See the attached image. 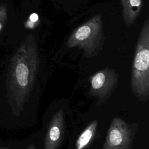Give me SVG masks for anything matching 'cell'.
I'll return each instance as SVG.
<instances>
[{"mask_svg": "<svg viewBox=\"0 0 149 149\" xmlns=\"http://www.w3.org/2000/svg\"><path fill=\"white\" fill-rule=\"evenodd\" d=\"M40 59L34 37L30 34L10 59L6 88L8 103L17 116L28 101L39 69Z\"/></svg>", "mask_w": 149, "mask_h": 149, "instance_id": "obj_1", "label": "cell"}, {"mask_svg": "<svg viewBox=\"0 0 149 149\" xmlns=\"http://www.w3.org/2000/svg\"><path fill=\"white\" fill-rule=\"evenodd\" d=\"M65 132L64 113L58 110L52 116L44 138V149H58Z\"/></svg>", "mask_w": 149, "mask_h": 149, "instance_id": "obj_6", "label": "cell"}, {"mask_svg": "<svg viewBox=\"0 0 149 149\" xmlns=\"http://www.w3.org/2000/svg\"><path fill=\"white\" fill-rule=\"evenodd\" d=\"M26 149H35V146L34 144H31Z\"/></svg>", "mask_w": 149, "mask_h": 149, "instance_id": "obj_12", "label": "cell"}, {"mask_svg": "<svg viewBox=\"0 0 149 149\" xmlns=\"http://www.w3.org/2000/svg\"><path fill=\"white\" fill-rule=\"evenodd\" d=\"M7 7L5 4L0 5V22L6 23L8 20Z\"/></svg>", "mask_w": 149, "mask_h": 149, "instance_id": "obj_10", "label": "cell"}, {"mask_svg": "<svg viewBox=\"0 0 149 149\" xmlns=\"http://www.w3.org/2000/svg\"><path fill=\"white\" fill-rule=\"evenodd\" d=\"M5 24H6L5 23H4V22H0V33H1V31H2V30H3V27H4V26H5Z\"/></svg>", "mask_w": 149, "mask_h": 149, "instance_id": "obj_11", "label": "cell"}, {"mask_svg": "<svg viewBox=\"0 0 149 149\" xmlns=\"http://www.w3.org/2000/svg\"><path fill=\"white\" fill-rule=\"evenodd\" d=\"M122 16L125 24L132 25L139 16L143 4V0H120Z\"/></svg>", "mask_w": 149, "mask_h": 149, "instance_id": "obj_7", "label": "cell"}, {"mask_svg": "<svg viewBox=\"0 0 149 149\" xmlns=\"http://www.w3.org/2000/svg\"><path fill=\"white\" fill-rule=\"evenodd\" d=\"M40 21L38 16L37 13H32L29 16V19L24 23V26L29 29H34L40 24Z\"/></svg>", "mask_w": 149, "mask_h": 149, "instance_id": "obj_9", "label": "cell"}, {"mask_svg": "<svg viewBox=\"0 0 149 149\" xmlns=\"http://www.w3.org/2000/svg\"><path fill=\"white\" fill-rule=\"evenodd\" d=\"M119 79V74L113 69L105 68L94 73L90 79L89 94L103 102L113 92Z\"/></svg>", "mask_w": 149, "mask_h": 149, "instance_id": "obj_4", "label": "cell"}, {"mask_svg": "<svg viewBox=\"0 0 149 149\" xmlns=\"http://www.w3.org/2000/svg\"><path fill=\"white\" fill-rule=\"evenodd\" d=\"M98 126L97 119L92 121L80 133L76 140V149H85L93 141Z\"/></svg>", "mask_w": 149, "mask_h": 149, "instance_id": "obj_8", "label": "cell"}, {"mask_svg": "<svg viewBox=\"0 0 149 149\" xmlns=\"http://www.w3.org/2000/svg\"><path fill=\"white\" fill-rule=\"evenodd\" d=\"M104 39L103 20L101 15L97 14L73 31L66 45L70 48L78 47L83 50L84 56L90 58L103 49Z\"/></svg>", "mask_w": 149, "mask_h": 149, "instance_id": "obj_3", "label": "cell"}, {"mask_svg": "<svg viewBox=\"0 0 149 149\" xmlns=\"http://www.w3.org/2000/svg\"><path fill=\"white\" fill-rule=\"evenodd\" d=\"M0 149H9V148L6 147H0Z\"/></svg>", "mask_w": 149, "mask_h": 149, "instance_id": "obj_13", "label": "cell"}, {"mask_svg": "<svg viewBox=\"0 0 149 149\" xmlns=\"http://www.w3.org/2000/svg\"><path fill=\"white\" fill-rule=\"evenodd\" d=\"M130 86L134 95L140 101L149 96V20L140 31L132 69Z\"/></svg>", "mask_w": 149, "mask_h": 149, "instance_id": "obj_2", "label": "cell"}, {"mask_svg": "<svg viewBox=\"0 0 149 149\" xmlns=\"http://www.w3.org/2000/svg\"><path fill=\"white\" fill-rule=\"evenodd\" d=\"M132 143V131L126 122L118 117L113 118L102 149H129Z\"/></svg>", "mask_w": 149, "mask_h": 149, "instance_id": "obj_5", "label": "cell"}]
</instances>
